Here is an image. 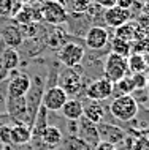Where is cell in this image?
I'll list each match as a JSON object with an SVG mask.
<instances>
[{
    "instance_id": "25",
    "label": "cell",
    "mask_w": 149,
    "mask_h": 150,
    "mask_svg": "<svg viewBox=\"0 0 149 150\" xmlns=\"http://www.w3.org/2000/svg\"><path fill=\"white\" fill-rule=\"evenodd\" d=\"M14 0H0V19H11Z\"/></svg>"
},
{
    "instance_id": "26",
    "label": "cell",
    "mask_w": 149,
    "mask_h": 150,
    "mask_svg": "<svg viewBox=\"0 0 149 150\" xmlns=\"http://www.w3.org/2000/svg\"><path fill=\"white\" fill-rule=\"evenodd\" d=\"M132 84H133V92L135 90H143L148 86V78L144 74H132L130 76Z\"/></svg>"
},
{
    "instance_id": "11",
    "label": "cell",
    "mask_w": 149,
    "mask_h": 150,
    "mask_svg": "<svg viewBox=\"0 0 149 150\" xmlns=\"http://www.w3.org/2000/svg\"><path fill=\"white\" fill-rule=\"evenodd\" d=\"M5 112L10 115L13 123H24L29 127L27 120V108H26V98H8L5 103Z\"/></svg>"
},
{
    "instance_id": "32",
    "label": "cell",
    "mask_w": 149,
    "mask_h": 150,
    "mask_svg": "<svg viewBox=\"0 0 149 150\" xmlns=\"http://www.w3.org/2000/svg\"><path fill=\"white\" fill-rule=\"evenodd\" d=\"M143 14L149 16V0H144V3H143Z\"/></svg>"
},
{
    "instance_id": "12",
    "label": "cell",
    "mask_w": 149,
    "mask_h": 150,
    "mask_svg": "<svg viewBox=\"0 0 149 150\" xmlns=\"http://www.w3.org/2000/svg\"><path fill=\"white\" fill-rule=\"evenodd\" d=\"M0 41L5 44L6 47L18 51L21 47V44L24 43V36L21 33L18 24L11 22V24H5L0 27Z\"/></svg>"
},
{
    "instance_id": "34",
    "label": "cell",
    "mask_w": 149,
    "mask_h": 150,
    "mask_svg": "<svg viewBox=\"0 0 149 150\" xmlns=\"http://www.w3.org/2000/svg\"><path fill=\"white\" fill-rule=\"evenodd\" d=\"M148 87H149V82H148Z\"/></svg>"
},
{
    "instance_id": "21",
    "label": "cell",
    "mask_w": 149,
    "mask_h": 150,
    "mask_svg": "<svg viewBox=\"0 0 149 150\" xmlns=\"http://www.w3.org/2000/svg\"><path fill=\"white\" fill-rule=\"evenodd\" d=\"M127 67L132 74H143L148 68V63L143 54H130L127 57Z\"/></svg>"
},
{
    "instance_id": "9",
    "label": "cell",
    "mask_w": 149,
    "mask_h": 150,
    "mask_svg": "<svg viewBox=\"0 0 149 150\" xmlns=\"http://www.w3.org/2000/svg\"><path fill=\"white\" fill-rule=\"evenodd\" d=\"M84 44L91 51H102L110 44V33L102 25H92L84 35Z\"/></svg>"
},
{
    "instance_id": "7",
    "label": "cell",
    "mask_w": 149,
    "mask_h": 150,
    "mask_svg": "<svg viewBox=\"0 0 149 150\" xmlns=\"http://www.w3.org/2000/svg\"><path fill=\"white\" fill-rule=\"evenodd\" d=\"M30 88V76L24 71L14 70L8 76L6 96L8 98H22Z\"/></svg>"
},
{
    "instance_id": "6",
    "label": "cell",
    "mask_w": 149,
    "mask_h": 150,
    "mask_svg": "<svg viewBox=\"0 0 149 150\" xmlns=\"http://www.w3.org/2000/svg\"><path fill=\"white\" fill-rule=\"evenodd\" d=\"M84 57H86V51H84V47L78 43L68 41L67 44H63V46L57 51V62L60 65H63L65 68L79 67L81 62L84 60Z\"/></svg>"
},
{
    "instance_id": "20",
    "label": "cell",
    "mask_w": 149,
    "mask_h": 150,
    "mask_svg": "<svg viewBox=\"0 0 149 150\" xmlns=\"http://www.w3.org/2000/svg\"><path fill=\"white\" fill-rule=\"evenodd\" d=\"M2 65L8 73L19 70V65H21V54H19V51L3 46V49H2Z\"/></svg>"
},
{
    "instance_id": "22",
    "label": "cell",
    "mask_w": 149,
    "mask_h": 150,
    "mask_svg": "<svg viewBox=\"0 0 149 150\" xmlns=\"http://www.w3.org/2000/svg\"><path fill=\"white\" fill-rule=\"evenodd\" d=\"M114 38H119L122 40V41H127V43H132L135 41L136 38V24H124V25H120L116 29L114 32Z\"/></svg>"
},
{
    "instance_id": "24",
    "label": "cell",
    "mask_w": 149,
    "mask_h": 150,
    "mask_svg": "<svg viewBox=\"0 0 149 150\" xmlns=\"http://www.w3.org/2000/svg\"><path fill=\"white\" fill-rule=\"evenodd\" d=\"M67 2H68V8L73 13H86L95 3V0H67Z\"/></svg>"
},
{
    "instance_id": "3",
    "label": "cell",
    "mask_w": 149,
    "mask_h": 150,
    "mask_svg": "<svg viewBox=\"0 0 149 150\" xmlns=\"http://www.w3.org/2000/svg\"><path fill=\"white\" fill-rule=\"evenodd\" d=\"M140 104L136 103L133 95H122L114 96V100L110 103V112L114 119L120 122H130L138 114Z\"/></svg>"
},
{
    "instance_id": "19",
    "label": "cell",
    "mask_w": 149,
    "mask_h": 150,
    "mask_svg": "<svg viewBox=\"0 0 149 150\" xmlns=\"http://www.w3.org/2000/svg\"><path fill=\"white\" fill-rule=\"evenodd\" d=\"M10 137H11V144L13 145H24L30 142L32 131L30 127L24 123H14L10 127Z\"/></svg>"
},
{
    "instance_id": "18",
    "label": "cell",
    "mask_w": 149,
    "mask_h": 150,
    "mask_svg": "<svg viewBox=\"0 0 149 150\" xmlns=\"http://www.w3.org/2000/svg\"><path fill=\"white\" fill-rule=\"evenodd\" d=\"M83 117L92 123L98 125L105 119V109L98 101H87L86 104L83 103Z\"/></svg>"
},
{
    "instance_id": "17",
    "label": "cell",
    "mask_w": 149,
    "mask_h": 150,
    "mask_svg": "<svg viewBox=\"0 0 149 150\" xmlns=\"http://www.w3.org/2000/svg\"><path fill=\"white\" fill-rule=\"evenodd\" d=\"M59 112L68 122H78L83 117V101L79 98H68Z\"/></svg>"
},
{
    "instance_id": "2",
    "label": "cell",
    "mask_w": 149,
    "mask_h": 150,
    "mask_svg": "<svg viewBox=\"0 0 149 150\" xmlns=\"http://www.w3.org/2000/svg\"><path fill=\"white\" fill-rule=\"evenodd\" d=\"M43 93H45V79L40 74H35L30 78V88L26 93V108H27V120H29V127H32L37 115L38 109L41 108V100Z\"/></svg>"
},
{
    "instance_id": "8",
    "label": "cell",
    "mask_w": 149,
    "mask_h": 150,
    "mask_svg": "<svg viewBox=\"0 0 149 150\" xmlns=\"http://www.w3.org/2000/svg\"><path fill=\"white\" fill-rule=\"evenodd\" d=\"M113 87H114V84L102 76V78H97L87 84L83 95L89 101H98L100 103V101L108 100L113 95Z\"/></svg>"
},
{
    "instance_id": "15",
    "label": "cell",
    "mask_w": 149,
    "mask_h": 150,
    "mask_svg": "<svg viewBox=\"0 0 149 150\" xmlns=\"http://www.w3.org/2000/svg\"><path fill=\"white\" fill-rule=\"evenodd\" d=\"M76 136L79 139H83L86 144H89L92 149L95 147L98 142H100V137H98V129H97V125L89 122L87 119H81L78 120V129H76Z\"/></svg>"
},
{
    "instance_id": "10",
    "label": "cell",
    "mask_w": 149,
    "mask_h": 150,
    "mask_svg": "<svg viewBox=\"0 0 149 150\" xmlns=\"http://www.w3.org/2000/svg\"><path fill=\"white\" fill-rule=\"evenodd\" d=\"M68 95L65 93V90H62L59 86L46 88L43 93V100H41V106L46 108L49 112H59L62 106L67 103Z\"/></svg>"
},
{
    "instance_id": "13",
    "label": "cell",
    "mask_w": 149,
    "mask_h": 150,
    "mask_svg": "<svg viewBox=\"0 0 149 150\" xmlns=\"http://www.w3.org/2000/svg\"><path fill=\"white\" fill-rule=\"evenodd\" d=\"M97 129H98V137L100 141H105V142H110L113 145L116 144H120L125 141V131L122 128L116 127L113 123H106V122H102V123L97 125Z\"/></svg>"
},
{
    "instance_id": "23",
    "label": "cell",
    "mask_w": 149,
    "mask_h": 150,
    "mask_svg": "<svg viewBox=\"0 0 149 150\" xmlns=\"http://www.w3.org/2000/svg\"><path fill=\"white\" fill-rule=\"evenodd\" d=\"M111 52L116 55H120V57L127 59L128 55L132 54V46H130V43H127V41H122V40H119V38H113Z\"/></svg>"
},
{
    "instance_id": "33",
    "label": "cell",
    "mask_w": 149,
    "mask_h": 150,
    "mask_svg": "<svg viewBox=\"0 0 149 150\" xmlns=\"http://www.w3.org/2000/svg\"><path fill=\"white\" fill-rule=\"evenodd\" d=\"M16 2H19L21 5H29V3H32L34 0H16Z\"/></svg>"
},
{
    "instance_id": "30",
    "label": "cell",
    "mask_w": 149,
    "mask_h": 150,
    "mask_svg": "<svg viewBox=\"0 0 149 150\" xmlns=\"http://www.w3.org/2000/svg\"><path fill=\"white\" fill-rule=\"evenodd\" d=\"M94 150H118L116 145H113L110 142H105V141H100V142L94 147Z\"/></svg>"
},
{
    "instance_id": "4",
    "label": "cell",
    "mask_w": 149,
    "mask_h": 150,
    "mask_svg": "<svg viewBox=\"0 0 149 150\" xmlns=\"http://www.w3.org/2000/svg\"><path fill=\"white\" fill-rule=\"evenodd\" d=\"M41 21L52 27H59L67 22L68 11L59 0H43L41 2Z\"/></svg>"
},
{
    "instance_id": "1",
    "label": "cell",
    "mask_w": 149,
    "mask_h": 150,
    "mask_svg": "<svg viewBox=\"0 0 149 150\" xmlns=\"http://www.w3.org/2000/svg\"><path fill=\"white\" fill-rule=\"evenodd\" d=\"M57 86L65 90L68 96L70 95H79L81 92H84V79H83V70L81 65L75 68H60L59 70V79H57Z\"/></svg>"
},
{
    "instance_id": "27",
    "label": "cell",
    "mask_w": 149,
    "mask_h": 150,
    "mask_svg": "<svg viewBox=\"0 0 149 150\" xmlns=\"http://www.w3.org/2000/svg\"><path fill=\"white\" fill-rule=\"evenodd\" d=\"M132 150H149V141L146 137H140V139L135 141Z\"/></svg>"
},
{
    "instance_id": "14",
    "label": "cell",
    "mask_w": 149,
    "mask_h": 150,
    "mask_svg": "<svg viewBox=\"0 0 149 150\" xmlns=\"http://www.w3.org/2000/svg\"><path fill=\"white\" fill-rule=\"evenodd\" d=\"M132 19V10H124L119 6H113L103 11V21L108 27L118 29V27L127 24Z\"/></svg>"
},
{
    "instance_id": "31",
    "label": "cell",
    "mask_w": 149,
    "mask_h": 150,
    "mask_svg": "<svg viewBox=\"0 0 149 150\" xmlns=\"http://www.w3.org/2000/svg\"><path fill=\"white\" fill-rule=\"evenodd\" d=\"M132 3H133V0H118V2H116V6L124 8V10H130Z\"/></svg>"
},
{
    "instance_id": "28",
    "label": "cell",
    "mask_w": 149,
    "mask_h": 150,
    "mask_svg": "<svg viewBox=\"0 0 149 150\" xmlns=\"http://www.w3.org/2000/svg\"><path fill=\"white\" fill-rule=\"evenodd\" d=\"M3 46H5V44L0 41V82L6 81V79H8V76H10V73H8L5 68H3V65H2V49H3Z\"/></svg>"
},
{
    "instance_id": "5",
    "label": "cell",
    "mask_w": 149,
    "mask_h": 150,
    "mask_svg": "<svg viewBox=\"0 0 149 150\" xmlns=\"http://www.w3.org/2000/svg\"><path fill=\"white\" fill-rule=\"evenodd\" d=\"M125 76H128L127 59L110 52L106 60H105V65H103V78H106L113 84H116L120 79H124Z\"/></svg>"
},
{
    "instance_id": "29",
    "label": "cell",
    "mask_w": 149,
    "mask_h": 150,
    "mask_svg": "<svg viewBox=\"0 0 149 150\" xmlns=\"http://www.w3.org/2000/svg\"><path fill=\"white\" fill-rule=\"evenodd\" d=\"M116 2H118V0H95V3H97L100 8H103V10L116 6Z\"/></svg>"
},
{
    "instance_id": "16",
    "label": "cell",
    "mask_w": 149,
    "mask_h": 150,
    "mask_svg": "<svg viewBox=\"0 0 149 150\" xmlns=\"http://www.w3.org/2000/svg\"><path fill=\"white\" fill-rule=\"evenodd\" d=\"M63 136L65 134H63V131L59 127H56V125H48L46 129L41 134V141L48 147V150H56L62 145Z\"/></svg>"
}]
</instances>
